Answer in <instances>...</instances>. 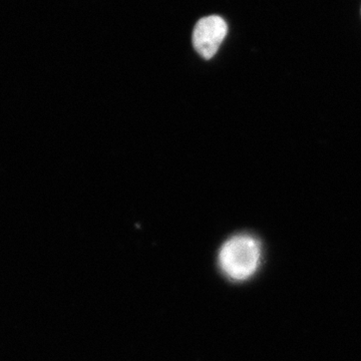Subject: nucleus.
I'll list each match as a JSON object with an SVG mask.
<instances>
[{
    "mask_svg": "<svg viewBox=\"0 0 361 361\" xmlns=\"http://www.w3.org/2000/svg\"><path fill=\"white\" fill-rule=\"evenodd\" d=\"M261 261V246L248 234L228 239L221 247L218 262L225 276L233 281H245L253 276Z\"/></svg>",
    "mask_w": 361,
    "mask_h": 361,
    "instance_id": "1",
    "label": "nucleus"
},
{
    "mask_svg": "<svg viewBox=\"0 0 361 361\" xmlns=\"http://www.w3.org/2000/svg\"><path fill=\"white\" fill-rule=\"evenodd\" d=\"M228 32L226 21L219 16L201 18L195 25L193 44L197 52L205 59H212Z\"/></svg>",
    "mask_w": 361,
    "mask_h": 361,
    "instance_id": "2",
    "label": "nucleus"
}]
</instances>
